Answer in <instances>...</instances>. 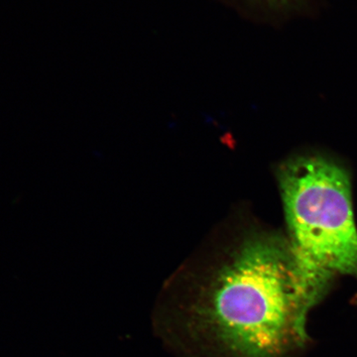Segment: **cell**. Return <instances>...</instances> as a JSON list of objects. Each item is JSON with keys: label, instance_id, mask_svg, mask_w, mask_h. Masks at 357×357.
Here are the masks:
<instances>
[{"label": "cell", "instance_id": "1", "mask_svg": "<svg viewBox=\"0 0 357 357\" xmlns=\"http://www.w3.org/2000/svg\"><path fill=\"white\" fill-rule=\"evenodd\" d=\"M191 333L213 357H295L309 307L289 239L250 230L202 270L188 299Z\"/></svg>", "mask_w": 357, "mask_h": 357}, {"label": "cell", "instance_id": "2", "mask_svg": "<svg viewBox=\"0 0 357 357\" xmlns=\"http://www.w3.org/2000/svg\"><path fill=\"white\" fill-rule=\"evenodd\" d=\"M279 187L303 295L310 311L337 278L357 280V229L349 174L321 156L289 160Z\"/></svg>", "mask_w": 357, "mask_h": 357}]
</instances>
